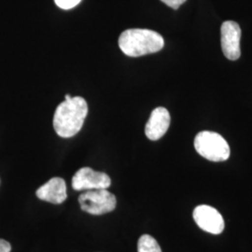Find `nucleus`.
I'll return each mask as SVG.
<instances>
[{
    "mask_svg": "<svg viewBox=\"0 0 252 252\" xmlns=\"http://www.w3.org/2000/svg\"><path fill=\"white\" fill-rule=\"evenodd\" d=\"M193 219L196 224L204 231L213 234H221L224 230V220L214 207L202 205L193 210Z\"/></svg>",
    "mask_w": 252,
    "mask_h": 252,
    "instance_id": "obj_7",
    "label": "nucleus"
},
{
    "mask_svg": "<svg viewBox=\"0 0 252 252\" xmlns=\"http://www.w3.org/2000/svg\"><path fill=\"white\" fill-rule=\"evenodd\" d=\"M110 184L111 180L106 173L94 171L90 167H82L76 172L72 179L75 190L108 189Z\"/></svg>",
    "mask_w": 252,
    "mask_h": 252,
    "instance_id": "obj_5",
    "label": "nucleus"
},
{
    "mask_svg": "<svg viewBox=\"0 0 252 252\" xmlns=\"http://www.w3.org/2000/svg\"><path fill=\"white\" fill-rule=\"evenodd\" d=\"M81 0H54L55 4L63 9H70L76 7Z\"/></svg>",
    "mask_w": 252,
    "mask_h": 252,
    "instance_id": "obj_11",
    "label": "nucleus"
},
{
    "mask_svg": "<svg viewBox=\"0 0 252 252\" xmlns=\"http://www.w3.org/2000/svg\"><path fill=\"white\" fill-rule=\"evenodd\" d=\"M10 251H11L10 244L4 239H0V252H10Z\"/></svg>",
    "mask_w": 252,
    "mask_h": 252,
    "instance_id": "obj_13",
    "label": "nucleus"
},
{
    "mask_svg": "<svg viewBox=\"0 0 252 252\" xmlns=\"http://www.w3.org/2000/svg\"><path fill=\"white\" fill-rule=\"evenodd\" d=\"M88 113V105L84 98L74 96L64 100L55 110L54 127L56 134L68 138L81 131Z\"/></svg>",
    "mask_w": 252,
    "mask_h": 252,
    "instance_id": "obj_1",
    "label": "nucleus"
},
{
    "mask_svg": "<svg viewBox=\"0 0 252 252\" xmlns=\"http://www.w3.org/2000/svg\"><path fill=\"white\" fill-rule=\"evenodd\" d=\"M194 148L204 158L211 162H223L230 157V146L218 133L200 132L194 138Z\"/></svg>",
    "mask_w": 252,
    "mask_h": 252,
    "instance_id": "obj_3",
    "label": "nucleus"
},
{
    "mask_svg": "<svg viewBox=\"0 0 252 252\" xmlns=\"http://www.w3.org/2000/svg\"><path fill=\"white\" fill-rule=\"evenodd\" d=\"M37 198L52 204H62L67 197L65 181L62 178H53L36 190Z\"/></svg>",
    "mask_w": 252,
    "mask_h": 252,
    "instance_id": "obj_9",
    "label": "nucleus"
},
{
    "mask_svg": "<svg viewBox=\"0 0 252 252\" xmlns=\"http://www.w3.org/2000/svg\"><path fill=\"white\" fill-rule=\"evenodd\" d=\"M72 96L70 95V94H65V96H64V100H68L70 99Z\"/></svg>",
    "mask_w": 252,
    "mask_h": 252,
    "instance_id": "obj_14",
    "label": "nucleus"
},
{
    "mask_svg": "<svg viewBox=\"0 0 252 252\" xmlns=\"http://www.w3.org/2000/svg\"><path fill=\"white\" fill-rule=\"evenodd\" d=\"M81 209L92 215H103L116 208L117 200L108 189H89L79 197Z\"/></svg>",
    "mask_w": 252,
    "mask_h": 252,
    "instance_id": "obj_4",
    "label": "nucleus"
},
{
    "mask_svg": "<svg viewBox=\"0 0 252 252\" xmlns=\"http://www.w3.org/2000/svg\"><path fill=\"white\" fill-rule=\"evenodd\" d=\"M162 3L167 5L173 9H178L182 4H184L187 0H161Z\"/></svg>",
    "mask_w": 252,
    "mask_h": 252,
    "instance_id": "obj_12",
    "label": "nucleus"
},
{
    "mask_svg": "<svg viewBox=\"0 0 252 252\" xmlns=\"http://www.w3.org/2000/svg\"><path fill=\"white\" fill-rule=\"evenodd\" d=\"M163 46L164 40L162 36L150 29H127L119 37L121 51L130 57L157 53L162 50Z\"/></svg>",
    "mask_w": 252,
    "mask_h": 252,
    "instance_id": "obj_2",
    "label": "nucleus"
},
{
    "mask_svg": "<svg viewBox=\"0 0 252 252\" xmlns=\"http://www.w3.org/2000/svg\"><path fill=\"white\" fill-rule=\"evenodd\" d=\"M170 121V114L166 108L159 107L153 109L145 127L147 137L153 141L160 139L167 132Z\"/></svg>",
    "mask_w": 252,
    "mask_h": 252,
    "instance_id": "obj_8",
    "label": "nucleus"
},
{
    "mask_svg": "<svg viewBox=\"0 0 252 252\" xmlns=\"http://www.w3.org/2000/svg\"><path fill=\"white\" fill-rule=\"evenodd\" d=\"M137 252H162V250L155 238L149 234H143L138 240Z\"/></svg>",
    "mask_w": 252,
    "mask_h": 252,
    "instance_id": "obj_10",
    "label": "nucleus"
},
{
    "mask_svg": "<svg viewBox=\"0 0 252 252\" xmlns=\"http://www.w3.org/2000/svg\"><path fill=\"white\" fill-rule=\"evenodd\" d=\"M221 49L226 58L232 61L239 59L241 55L240 38L241 28L234 21H226L220 27Z\"/></svg>",
    "mask_w": 252,
    "mask_h": 252,
    "instance_id": "obj_6",
    "label": "nucleus"
}]
</instances>
